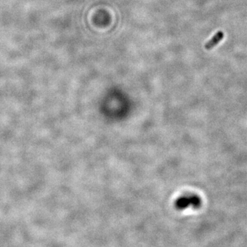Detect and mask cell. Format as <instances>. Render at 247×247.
<instances>
[{"mask_svg":"<svg viewBox=\"0 0 247 247\" xmlns=\"http://www.w3.org/2000/svg\"><path fill=\"white\" fill-rule=\"evenodd\" d=\"M201 205V200L195 195H185L177 198L174 206L178 210H183L190 207L198 208Z\"/></svg>","mask_w":247,"mask_h":247,"instance_id":"cell-1","label":"cell"},{"mask_svg":"<svg viewBox=\"0 0 247 247\" xmlns=\"http://www.w3.org/2000/svg\"><path fill=\"white\" fill-rule=\"evenodd\" d=\"M222 38H223L222 32H218V33L214 36V37L211 39L209 42L206 43L205 48L208 50L212 48L213 46H215L217 43L222 39Z\"/></svg>","mask_w":247,"mask_h":247,"instance_id":"cell-2","label":"cell"}]
</instances>
